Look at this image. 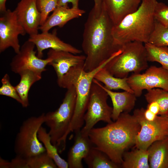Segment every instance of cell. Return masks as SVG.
<instances>
[{"mask_svg": "<svg viewBox=\"0 0 168 168\" xmlns=\"http://www.w3.org/2000/svg\"><path fill=\"white\" fill-rule=\"evenodd\" d=\"M148 62L144 44L134 41L122 45L104 68L114 76L123 78L130 73H139L147 69Z\"/></svg>", "mask_w": 168, "mask_h": 168, "instance_id": "obj_6", "label": "cell"}, {"mask_svg": "<svg viewBox=\"0 0 168 168\" xmlns=\"http://www.w3.org/2000/svg\"><path fill=\"white\" fill-rule=\"evenodd\" d=\"M155 20L168 28V6L165 3L157 1L154 13Z\"/></svg>", "mask_w": 168, "mask_h": 168, "instance_id": "obj_32", "label": "cell"}, {"mask_svg": "<svg viewBox=\"0 0 168 168\" xmlns=\"http://www.w3.org/2000/svg\"><path fill=\"white\" fill-rule=\"evenodd\" d=\"M140 126L133 114L122 113L118 119L106 126L93 128L88 136L94 147L120 166L127 149L135 145Z\"/></svg>", "mask_w": 168, "mask_h": 168, "instance_id": "obj_2", "label": "cell"}, {"mask_svg": "<svg viewBox=\"0 0 168 168\" xmlns=\"http://www.w3.org/2000/svg\"><path fill=\"white\" fill-rule=\"evenodd\" d=\"M81 130L75 132L74 142L68 152L67 162L69 168H83L82 160L93 146L88 136L83 135Z\"/></svg>", "mask_w": 168, "mask_h": 168, "instance_id": "obj_16", "label": "cell"}, {"mask_svg": "<svg viewBox=\"0 0 168 168\" xmlns=\"http://www.w3.org/2000/svg\"><path fill=\"white\" fill-rule=\"evenodd\" d=\"M142 0H103L102 4L114 25L136 11Z\"/></svg>", "mask_w": 168, "mask_h": 168, "instance_id": "obj_17", "label": "cell"}, {"mask_svg": "<svg viewBox=\"0 0 168 168\" xmlns=\"http://www.w3.org/2000/svg\"><path fill=\"white\" fill-rule=\"evenodd\" d=\"M145 97L148 103L155 101L158 103L160 107L158 115L167 117L168 112V91L159 88H153L147 90Z\"/></svg>", "mask_w": 168, "mask_h": 168, "instance_id": "obj_27", "label": "cell"}, {"mask_svg": "<svg viewBox=\"0 0 168 168\" xmlns=\"http://www.w3.org/2000/svg\"><path fill=\"white\" fill-rule=\"evenodd\" d=\"M38 136L39 140L44 146L46 153L54 161L58 167L68 168L67 161L59 156L57 148L51 142L50 136L49 132L42 126L40 127L38 130Z\"/></svg>", "mask_w": 168, "mask_h": 168, "instance_id": "obj_24", "label": "cell"}, {"mask_svg": "<svg viewBox=\"0 0 168 168\" xmlns=\"http://www.w3.org/2000/svg\"><path fill=\"white\" fill-rule=\"evenodd\" d=\"M7 0H0V13L5 12L7 10L6 6Z\"/></svg>", "mask_w": 168, "mask_h": 168, "instance_id": "obj_38", "label": "cell"}, {"mask_svg": "<svg viewBox=\"0 0 168 168\" xmlns=\"http://www.w3.org/2000/svg\"><path fill=\"white\" fill-rule=\"evenodd\" d=\"M94 2L93 7L97 9H100L102 7L103 0H93Z\"/></svg>", "mask_w": 168, "mask_h": 168, "instance_id": "obj_39", "label": "cell"}, {"mask_svg": "<svg viewBox=\"0 0 168 168\" xmlns=\"http://www.w3.org/2000/svg\"><path fill=\"white\" fill-rule=\"evenodd\" d=\"M110 58L99 67L89 72L84 70V65L72 67L61 78L57 80V83L60 87L67 89L73 85L76 89L77 97L71 124V132H75L82 128L84 124V116L87 110L94 77Z\"/></svg>", "mask_w": 168, "mask_h": 168, "instance_id": "obj_4", "label": "cell"}, {"mask_svg": "<svg viewBox=\"0 0 168 168\" xmlns=\"http://www.w3.org/2000/svg\"><path fill=\"white\" fill-rule=\"evenodd\" d=\"M85 12V10L79 8H70L57 6L44 23L40 26L39 29L42 32H46L56 26L62 27L69 21L82 16Z\"/></svg>", "mask_w": 168, "mask_h": 168, "instance_id": "obj_18", "label": "cell"}, {"mask_svg": "<svg viewBox=\"0 0 168 168\" xmlns=\"http://www.w3.org/2000/svg\"><path fill=\"white\" fill-rule=\"evenodd\" d=\"M114 25L103 4L100 9L93 7L89 12L84 25L82 43L86 55L85 71L99 67L121 49L122 46L114 42L112 34Z\"/></svg>", "mask_w": 168, "mask_h": 168, "instance_id": "obj_1", "label": "cell"}, {"mask_svg": "<svg viewBox=\"0 0 168 168\" xmlns=\"http://www.w3.org/2000/svg\"><path fill=\"white\" fill-rule=\"evenodd\" d=\"M147 150L150 168H168V137L154 142Z\"/></svg>", "mask_w": 168, "mask_h": 168, "instance_id": "obj_20", "label": "cell"}, {"mask_svg": "<svg viewBox=\"0 0 168 168\" xmlns=\"http://www.w3.org/2000/svg\"><path fill=\"white\" fill-rule=\"evenodd\" d=\"M144 45L148 61L158 62L168 70V46H156L148 43Z\"/></svg>", "mask_w": 168, "mask_h": 168, "instance_id": "obj_26", "label": "cell"}, {"mask_svg": "<svg viewBox=\"0 0 168 168\" xmlns=\"http://www.w3.org/2000/svg\"><path fill=\"white\" fill-rule=\"evenodd\" d=\"M155 114L158 115L160 111V107L158 103L156 101H153L148 103L147 108Z\"/></svg>", "mask_w": 168, "mask_h": 168, "instance_id": "obj_35", "label": "cell"}, {"mask_svg": "<svg viewBox=\"0 0 168 168\" xmlns=\"http://www.w3.org/2000/svg\"><path fill=\"white\" fill-rule=\"evenodd\" d=\"M19 83L15 87L22 102V107H27L29 105L28 94L31 86L42 78V73L35 71L26 70L20 72Z\"/></svg>", "mask_w": 168, "mask_h": 168, "instance_id": "obj_21", "label": "cell"}, {"mask_svg": "<svg viewBox=\"0 0 168 168\" xmlns=\"http://www.w3.org/2000/svg\"><path fill=\"white\" fill-rule=\"evenodd\" d=\"M28 168H56L58 167L46 152L26 158Z\"/></svg>", "mask_w": 168, "mask_h": 168, "instance_id": "obj_29", "label": "cell"}, {"mask_svg": "<svg viewBox=\"0 0 168 168\" xmlns=\"http://www.w3.org/2000/svg\"><path fill=\"white\" fill-rule=\"evenodd\" d=\"M26 34L22 25L19 21L15 10L7 9L0 13V52L2 53L12 47L16 54L20 46L18 36Z\"/></svg>", "mask_w": 168, "mask_h": 168, "instance_id": "obj_11", "label": "cell"}, {"mask_svg": "<svg viewBox=\"0 0 168 168\" xmlns=\"http://www.w3.org/2000/svg\"><path fill=\"white\" fill-rule=\"evenodd\" d=\"M145 118L147 120L152 121L154 120L157 115L152 112L149 109H144L143 113Z\"/></svg>", "mask_w": 168, "mask_h": 168, "instance_id": "obj_36", "label": "cell"}, {"mask_svg": "<svg viewBox=\"0 0 168 168\" xmlns=\"http://www.w3.org/2000/svg\"><path fill=\"white\" fill-rule=\"evenodd\" d=\"M58 1V0H37V7L41 15L40 26L45 22L49 14L57 7Z\"/></svg>", "mask_w": 168, "mask_h": 168, "instance_id": "obj_31", "label": "cell"}, {"mask_svg": "<svg viewBox=\"0 0 168 168\" xmlns=\"http://www.w3.org/2000/svg\"><path fill=\"white\" fill-rule=\"evenodd\" d=\"M147 150L136 148L124 154L121 167L124 168H149Z\"/></svg>", "mask_w": 168, "mask_h": 168, "instance_id": "obj_23", "label": "cell"}, {"mask_svg": "<svg viewBox=\"0 0 168 168\" xmlns=\"http://www.w3.org/2000/svg\"><path fill=\"white\" fill-rule=\"evenodd\" d=\"M144 109H137L133 113L140 126L135 145L136 148L147 150L154 142L168 137V117L157 115L154 120L148 121L144 116Z\"/></svg>", "mask_w": 168, "mask_h": 168, "instance_id": "obj_9", "label": "cell"}, {"mask_svg": "<svg viewBox=\"0 0 168 168\" xmlns=\"http://www.w3.org/2000/svg\"><path fill=\"white\" fill-rule=\"evenodd\" d=\"M0 168H10V162L0 157Z\"/></svg>", "mask_w": 168, "mask_h": 168, "instance_id": "obj_37", "label": "cell"}, {"mask_svg": "<svg viewBox=\"0 0 168 168\" xmlns=\"http://www.w3.org/2000/svg\"><path fill=\"white\" fill-rule=\"evenodd\" d=\"M101 86L111 100L113 106L111 118L114 121L122 113H128L133 108L136 100V97L134 93L126 91L114 92L102 85Z\"/></svg>", "mask_w": 168, "mask_h": 168, "instance_id": "obj_19", "label": "cell"}, {"mask_svg": "<svg viewBox=\"0 0 168 168\" xmlns=\"http://www.w3.org/2000/svg\"><path fill=\"white\" fill-rule=\"evenodd\" d=\"M148 43L156 46H168V28L155 20Z\"/></svg>", "mask_w": 168, "mask_h": 168, "instance_id": "obj_28", "label": "cell"}, {"mask_svg": "<svg viewBox=\"0 0 168 168\" xmlns=\"http://www.w3.org/2000/svg\"><path fill=\"white\" fill-rule=\"evenodd\" d=\"M127 82L136 97L144 90L159 88L168 91V70L162 67L151 66L143 73H133L128 77Z\"/></svg>", "mask_w": 168, "mask_h": 168, "instance_id": "obj_10", "label": "cell"}, {"mask_svg": "<svg viewBox=\"0 0 168 168\" xmlns=\"http://www.w3.org/2000/svg\"><path fill=\"white\" fill-rule=\"evenodd\" d=\"M167 117H168V112L167 114Z\"/></svg>", "mask_w": 168, "mask_h": 168, "instance_id": "obj_40", "label": "cell"}, {"mask_svg": "<svg viewBox=\"0 0 168 168\" xmlns=\"http://www.w3.org/2000/svg\"><path fill=\"white\" fill-rule=\"evenodd\" d=\"M67 90L62 102L58 109L45 114L44 124L49 128L48 132L51 142L59 153L65 150L67 138L71 132V124L77 97L76 89L73 86Z\"/></svg>", "mask_w": 168, "mask_h": 168, "instance_id": "obj_5", "label": "cell"}, {"mask_svg": "<svg viewBox=\"0 0 168 168\" xmlns=\"http://www.w3.org/2000/svg\"><path fill=\"white\" fill-rule=\"evenodd\" d=\"M37 0H21L14 10L17 19L30 36L38 33L41 15Z\"/></svg>", "mask_w": 168, "mask_h": 168, "instance_id": "obj_13", "label": "cell"}, {"mask_svg": "<svg viewBox=\"0 0 168 168\" xmlns=\"http://www.w3.org/2000/svg\"><path fill=\"white\" fill-rule=\"evenodd\" d=\"M94 78L103 83L104 87L108 90L122 89L133 93L127 82V77H116L110 74L104 67L96 74Z\"/></svg>", "mask_w": 168, "mask_h": 168, "instance_id": "obj_22", "label": "cell"}, {"mask_svg": "<svg viewBox=\"0 0 168 168\" xmlns=\"http://www.w3.org/2000/svg\"><path fill=\"white\" fill-rule=\"evenodd\" d=\"M10 162V168H28L26 158L16 156Z\"/></svg>", "mask_w": 168, "mask_h": 168, "instance_id": "obj_33", "label": "cell"}, {"mask_svg": "<svg viewBox=\"0 0 168 168\" xmlns=\"http://www.w3.org/2000/svg\"><path fill=\"white\" fill-rule=\"evenodd\" d=\"M10 79L9 76L7 73L5 74L2 78V85L0 88V95L11 97L21 105V100L15 86L11 83Z\"/></svg>", "mask_w": 168, "mask_h": 168, "instance_id": "obj_30", "label": "cell"}, {"mask_svg": "<svg viewBox=\"0 0 168 168\" xmlns=\"http://www.w3.org/2000/svg\"><path fill=\"white\" fill-rule=\"evenodd\" d=\"M156 0H142L138 9L114 25L112 34L117 45L129 42H148L154 27V13Z\"/></svg>", "mask_w": 168, "mask_h": 168, "instance_id": "obj_3", "label": "cell"}, {"mask_svg": "<svg viewBox=\"0 0 168 168\" xmlns=\"http://www.w3.org/2000/svg\"><path fill=\"white\" fill-rule=\"evenodd\" d=\"M28 40L35 44L37 56L40 58L43 56V51L48 49L66 51L75 54L82 52L80 49L61 40L57 36L56 30L52 33L42 32L30 36Z\"/></svg>", "mask_w": 168, "mask_h": 168, "instance_id": "obj_14", "label": "cell"}, {"mask_svg": "<svg viewBox=\"0 0 168 168\" xmlns=\"http://www.w3.org/2000/svg\"><path fill=\"white\" fill-rule=\"evenodd\" d=\"M108 96L100 83L94 78L87 110L84 116V125L81 130L83 135L88 136L90 131L100 121L108 124L113 122L111 118L113 108L107 103Z\"/></svg>", "mask_w": 168, "mask_h": 168, "instance_id": "obj_8", "label": "cell"}, {"mask_svg": "<svg viewBox=\"0 0 168 168\" xmlns=\"http://www.w3.org/2000/svg\"><path fill=\"white\" fill-rule=\"evenodd\" d=\"M45 121V114L43 113L30 117L23 122L15 141L14 150L16 156L27 158L46 152L38 136V130Z\"/></svg>", "mask_w": 168, "mask_h": 168, "instance_id": "obj_7", "label": "cell"}, {"mask_svg": "<svg viewBox=\"0 0 168 168\" xmlns=\"http://www.w3.org/2000/svg\"><path fill=\"white\" fill-rule=\"evenodd\" d=\"M35 47L28 40L23 44L10 63L12 72L19 74L23 71L30 70L42 73L46 70V67L51 59L48 57L45 59L38 57L36 55L37 51L35 50Z\"/></svg>", "mask_w": 168, "mask_h": 168, "instance_id": "obj_12", "label": "cell"}, {"mask_svg": "<svg viewBox=\"0 0 168 168\" xmlns=\"http://www.w3.org/2000/svg\"><path fill=\"white\" fill-rule=\"evenodd\" d=\"M89 168H118L120 166L112 161L104 152L93 146L84 159Z\"/></svg>", "mask_w": 168, "mask_h": 168, "instance_id": "obj_25", "label": "cell"}, {"mask_svg": "<svg viewBox=\"0 0 168 168\" xmlns=\"http://www.w3.org/2000/svg\"><path fill=\"white\" fill-rule=\"evenodd\" d=\"M47 57L51 59V66L56 73L57 80L61 78L72 67L84 65L86 56L76 55L68 52L49 49Z\"/></svg>", "mask_w": 168, "mask_h": 168, "instance_id": "obj_15", "label": "cell"}, {"mask_svg": "<svg viewBox=\"0 0 168 168\" xmlns=\"http://www.w3.org/2000/svg\"><path fill=\"white\" fill-rule=\"evenodd\" d=\"M79 0H58V6L68 8V4L71 3L72 7L78 8Z\"/></svg>", "mask_w": 168, "mask_h": 168, "instance_id": "obj_34", "label": "cell"}]
</instances>
